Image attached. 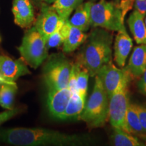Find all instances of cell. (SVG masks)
<instances>
[{"instance_id": "4dcf8cb0", "label": "cell", "mask_w": 146, "mask_h": 146, "mask_svg": "<svg viewBox=\"0 0 146 146\" xmlns=\"http://www.w3.org/2000/svg\"><path fill=\"white\" fill-rule=\"evenodd\" d=\"M144 21H145V26H146V14L145 16V18H144Z\"/></svg>"}, {"instance_id": "d6a6232c", "label": "cell", "mask_w": 146, "mask_h": 146, "mask_svg": "<svg viewBox=\"0 0 146 146\" xmlns=\"http://www.w3.org/2000/svg\"><path fill=\"white\" fill-rule=\"evenodd\" d=\"M0 41H1V37H0Z\"/></svg>"}, {"instance_id": "484cf974", "label": "cell", "mask_w": 146, "mask_h": 146, "mask_svg": "<svg viewBox=\"0 0 146 146\" xmlns=\"http://www.w3.org/2000/svg\"><path fill=\"white\" fill-rule=\"evenodd\" d=\"M136 108L137 110L140 123H141L144 131L146 132V106L136 104Z\"/></svg>"}, {"instance_id": "8fae6325", "label": "cell", "mask_w": 146, "mask_h": 146, "mask_svg": "<svg viewBox=\"0 0 146 146\" xmlns=\"http://www.w3.org/2000/svg\"><path fill=\"white\" fill-rule=\"evenodd\" d=\"M0 73L5 79L13 82L21 76L31 74L23 60H15L3 55H0Z\"/></svg>"}, {"instance_id": "7402d4cb", "label": "cell", "mask_w": 146, "mask_h": 146, "mask_svg": "<svg viewBox=\"0 0 146 146\" xmlns=\"http://www.w3.org/2000/svg\"><path fill=\"white\" fill-rule=\"evenodd\" d=\"M17 91L16 83H2L0 87V106L6 110L13 109L14 97Z\"/></svg>"}, {"instance_id": "3957f363", "label": "cell", "mask_w": 146, "mask_h": 146, "mask_svg": "<svg viewBox=\"0 0 146 146\" xmlns=\"http://www.w3.org/2000/svg\"><path fill=\"white\" fill-rule=\"evenodd\" d=\"M109 98L100 79L96 76L92 94L78 119L90 128L103 127L108 120Z\"/></svg>"}, {"instance_id": "4fadbf2b", "label": "cell", "mask_w": 146, "mask_h": 146, "mask_svg": "<svg viewBox=\"0 0 146 146\" xmlns=\"http://www.w3.org/2000/svg\"><path fill=\"white\" fill-rule=\"evenodd\" d=\"M60 31L64 38L62 50L65 53L74 52L86 41L88 36L84 31L72 26L68 20L64 23Z\"/></svg>"}, {"instance_id": "603a6c76", "label": "cell", "mask_w": 146, "mask_h": 146, "mask_svg": "<svg viewBox=\"0 0 146 146\" xmlns=\"http://www.w3.org/2000/svg\"><path fill=\"white\" fill-rule=\"evenodd\" d=\"M89 73L86 69L81 68L79 73H78L77 81H76V90L80 96L86 98L88 89V81Z\"/></svg>"}, {"instance_id": "5b68a950", "label": "cell", "mask_w": 146, "mask_h": 146, "mask_svg": "<svg viewBox=\"0 0 146 146\" xmlns=\"http://www.w3.org/2000/svg\"><path fill=\"white\" fill-rule=\"evenodd\" d=\"M18 50L24 61L35 69L48 57L45 39L35 27L25 33Z\"/></svg>"}, {"instance_id": "f1b7e54d", "label": "cell", "mask_w": 146, "mask_h": 146, "mask_svg": "<svg viewBox=\"0 0 146 146\" xmlns=\"http://www.w3.org/2000/svg\"><path fill=\"white\" fill-rule=\"evenodd\" d=\"M138 87L140 92L146 96V68L141 76V79L139 81Z\"/></svg>"}, {"instance_id": "ac0fdd59", "label": "cell", "mask_w": 146, "mask_h": 146, "mask_svg": "<svg viewBox=\"0 0 146 146\" xmlns=\"http://www.w3.org/2000/svg\"><path fill=\"white\" fill-rule=\"evenodd\" d=\"M126 126L128 133L142 139H146V132L140 123L136 104H129L126 114Z\"/></svg>"}, {"instance_id": "5bb4252c", "label": "cell", "mask_w": 146, "mask_h": 146, "mask_svg": "<svg viewBox=\"0 0 146 146\" xmlns=\"http://www.w3.org/2000/svg\"><path fill=\"white\" fill-rule=\"evenodd\" d=\"M132 47V39L127 31H118L115 38L114 45V61L118 67L124 68Z\"/></svg>"}, {"instance_id": "52a82bcc", "label": "cell", "mask_w": 146, "mask_h": 146, "mask_svg": "<svg viewBox=\"0 0 146 146\" xmlns=\"http://www.w3.org/2000/svg\"><path fill=\"white\" fill-rule=\"evenodd\" d=\"M110 98L114 93L128 85L131 76L125 68H118L110 62L102 67L97 75Z\"/></svg>"}, {"instance_id": "836d02e7", "label": "cell", "mask_w": 146, "mask_h": 146, "mask_svg": "<svg viewBox=\"0 0 146 146\" xmlns=\"http://www.w3.org/2000/svg\"><path fill=\"white\" fill-rule=\"evenodd\" d=\"M145 145H146V141H145Z\"/></svg>"}, {"instance_id": "d4e9b609", "label": "cell", "mask_w": 146, "mask_h": 146, "mask_svg": "<svg viewBox=\"0 0 146 146\" xmlns=\"http://www.w3.org/2000/svg\"><path fill=\"white\" fill-rule=\"evenodd\" d=\"M45 41L46 48L48 50L51 48H54V47L61 45L64 43V38L59 30L54 33L46 39H45Z\"/></svg>"}, {"instance_id": "7a4b0ae2", "label": "cell", "mask_w": 146, "mask_h": 146, "mask_svg": "<svg viewBox=\"0 0 146 146\" xmlns=\"http://www.w3.org/2000/svg\"><path fill=\"white\" fill-rule=\"evenodd\" d=\"M80 52L77 63L95 76L103 66L111 62L112 56V34L106 29L94 27Z\"/></svg>"}, {"instance_id": "ba28073f", "label": "cell", "mask_w": 146, "mask_h": 146, "mask_svg": "<svg viewBox=\"0 0 146 146\" xmlns=\"http://www.w3.org/2000/svg\"><path fill=\"white\" fill-rule=\"evenodd\" d=\"M129 105L128 85L114 93L109 98V120L112 127L121 129L128 133L126 114Z\"/></svg>"}, {"instance_id": "9c48e42d", "label": "cell", "mask_w": 146, "mask_h": 146, "mask_svg": "<svg viewBox=\"0 0 146 146\" xmlns=\"http://www.w3.org/2000/svg\"><path fill=\"white\" fill-rule=\"evenodd\" d=\"M65 21L58 15L52 5L44 3L35 22L34 27L42 36L46 39L54 33L59 31Z\"/></svg>"}, {"instance_id": "e0dca14e", "label": "cell", "mask_w": 146, "mask_h": 146, "mask_svg": "<svg viewBox=\"0 0 146 146\" xmlns=\"http://www.w3.org/2000/svg\"><path fill=\"white\" fill-rule=\"evenodd\" d=\"M92 1L81 3L76 7L75 12L70 18L69 23L73 27L79 29L82 31H87L91 27L90 8Z\"/></svg>"}, {"instance_id": "4316f807", "label": "cell", "mask_w": 146, "mask_h": 146, "mask_svg": "<svg viewBox=\"0 0 146 146\" xmlns=\"http://www.w3.org/2000/svg\"><path fill=\"white\" fill-rule=\"evenodd\" d=\"M18 112V110L13 108L12 110H8L7 111H4V112L0 113V125H1L2 123H5V121L14 117Z\"/></svg>"}, {"instance_id": "cb8c5ba5", "label": "cell", "mask_w": 146, "mask_h": 146, "mask_svg": "<svg viewBox=\"0 0 146 146\" xmlns=\"http://www.w3.org/2000/svg\"><path fill=\"white\" fill-rule=\"evenodd\" d=\"M81 68L82 67L78 63L74 64L72 66V69H71L68 83V88L70 89L72 94L77 92V90H76V81H77L78 73H79Z\"/></svg>"}, {"instance_id": "83f0119b", "label": "cell", "mask_w": 146, "mask_h": 146, "mask_svg": "<svg viewBox=\"0 0 146 146\" xmlns=\"http://www.w3.org/2000/svg\"><path fill=\"white\" fill-rule=\"evenodd\" d=\"M135 10L145 16L146 14V0H135Z\"/></svg>"}, {"instance_id": "7c38bea8", "label": "cell", "mask_w": 146, "mask_h": 146, "mask_svg": "<svg viewBox=\"0 0 146 146\" xmlns=\"http://www.w3.org/2000/svg\"><path fill=\"white\" fill-rule=\"evenodd\" d=\"M12 11L14 23L21 28H30L35 21L34 8L30 0H13Z\"/></svg>"}, {"instance_id": "ffe728a7", "label": "cell", "mask_w": 146, "mask_h": 146, "mask_svg": "<svg viewBox=\"0 0 146 146\" xmlns=\"http://www.w3.org/2000/svg\"><path fill=\"white\" fill-rule=\"evenodd\" d=\"M112 143L116 146H143L145 145L131 133L126 132L121 129L113 127L112 135L111 136Z\"/></svg>"}, {"instance_id": "d6986e66", "label": "cell", "mask_w": 146, "mask_h": 146, "mask_svg": "<svg viewBox=\"0 0 146 146\" xmlns=\"http://www.w3.org/2000/svg\"><path fill=\"white\" fill-rule=\"evenodd\" d=\"M85 106V98L80 96L77 92L71 95L66 110L61 117V120L78 118L83 112Z\"/></svg>"}, {"instance_id": "44dd1931", "label": "cell", "mask_w": 146, "mask_h": 146, "mask_svg": "<svg viewBox=\"0 0 146 146\" xmlns=\"http://www.w3.org/2000/svg\"><path fill=\"white\" fill-rule=\"evenodd\" d=\"M83 0H55L52 7L64 21L68 20L72 12L81 4Z\"/></svg>"}, {"instance_id": "2e32d148", "label": "cell", "mask_w": 146, "mask_h": 146, "mask_svg": "<svg viewBox=\"0 0 146 146\" xmlns=\"http://www.w3.org/2000/svg\"><path fill=\"white\" fill-rule=\"evenodd\" d=\"M145 16L135 10L127 20V23L135 41L137 44L146 45V26Z\"/></svg>"}, {"instance_id": "8992f818", "label": "cell", "mask_w": 146, "mask_h": 146, "mask_svg": "<svg viewBox=\"0 0 146 146\" xmlns=\"http://www.w3.org/2000/svg\"><path fill=\"white\" fill-rule=\"evenodd\" d=\"M72 66L63 54H54L50 56L43 70V79L48 89L68 87Z\"/></svg>"}, {"instance_id": "9a60e30c", "label": "cell", "mask_w": 146, "mask_h": 146, "mask_svg": "<svg viewBox=\"0 0 146 146\" xmlns=\"http://www.w3.org/2000/svg\"><path fill=\"white\" fill-rule=\"evenodd\" d=\"M146 68V45L140 44L133 50L126 69L131 77H140Z\"/></svg>"}, {"instance_id": "277c9868", "label": "cell", "mask_w": 146, "mask_h": 146, "mask_svg": "<svg viewBox=\"0 0 146 146\" xmlns=\"http://www.w3.org/2000/svg\"><path fill=\"white\" fill-rule=\"evenodd\" d=\"M91 26L112 31L126 30L120 5L113 1L100 0L92 2L90 8Z\"/></svg>"}, {"instance_id": "1f68e13d", "label": "cell", "mask_w": 146, "mask_h": 146, "mask_svg": "<svg viewBox=\"0 0 146 146\" xmlns=\"http://www.w3.org/2000/svg\"><path fill=\"white\" fill-rule=\"evenodd\" d=\"M2 83H3V82L0 80V87H1V84H2Z\"/></svg>"}, {"instance_id": "f546056e", "label": "cell", "mask_w": 146, "mask_h": 146, "mask_svg": "<svg viewBox=\"0 0 146 146\" xmlns=\"http://www.w3.org/2000/svg\"><path fill=\"white\" fill-rule=\"evenodd\" d=\"M41 1H43V2L45 3H47V4H50V3H53L55 0H41Z\"/></svg>"}, {"instance_id": "6da1fadb", "label": "cell", "mask_w": 146, "mask_h": 146, "mask_svg": "<svg viewBox=\"0 0 146 146\" xmlns=\"http://www.w3.org/2000/svg\"><path fill=\"white\" fill-rule=\"evenodd\" d=\"M0 141L16 146L81 145L87 138L44 128H12L0 130Z\"/></svg>"}, {"instance_id": "30bf717a", "label": "cell", "mask_w": 146, "mask_h": 146, "mask_svg": "<svg viewBox=\"0 0 146 146\" xmlns=\"http://www.w3.org/2000/svg\"><path fill=\"white\" fill-rule=\"evenodd\" d=\"M72 92L68 87L63 89H49L47 108L53 117L61 119L70 100Z\"/></svg>"}]
</instances>
